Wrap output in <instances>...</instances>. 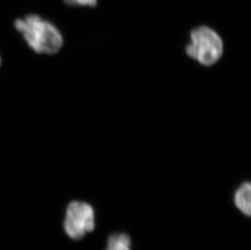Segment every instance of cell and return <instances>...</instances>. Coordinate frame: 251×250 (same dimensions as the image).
<instances>
[{
  "instance_id": "cell-1",
  "label": "cell",
  "mask_w": 251,
  "mask_h": 250,
  "mask_svg": "<svg viewBox=\"0 0 251 250\" xmlns=\"http://www.w3.org/2000/svg\"><path fill=\"white\" fill-rule=\"evenodd\" d=\"M15 27L29 48L41 54H55L63 46V37L50 22L38 15H28L15 22Z\"/></svg>"
},
{
  "instance_id": "cell-2",
  "label": "cell",
  "mask_w": 251,
  "mask_h": 250,
  "mask_svg": "<svg viewBox=\"0 0 251 250\" xmlns=\"http://www.w3.org/2000/svg\"><path fill=\"white\" fill-rule=\"evenodd\" d=\"M185 50L188 56L199 64L211 66L219 61L223 54V41L212 28L201 26L190 33V43Z\"/></svg>"
},
{
  "instance_id": "cell-3",
  "label": "cell",
  "mask_w": 251,
  "mask_h": 250,
  "mask_svg": "<svg viewBox=\"0 0 251 250\" xmlns=\"http://www.w3.org/2000/svg\"><path fill=\"white\" fill-rule=\"evenodd\" d=\"M64 231L69 238L80 241L95 228V213L92 205L81 200H73L67 205Z\"/></svg>"
},
{
  "instance_id": "cell-4",
  "label": "cell",
  "mask_w": 251,
  "mask_h": 250,
  "mask_svg": "<svg viewBox=\"0 0 251 250\" xmlns=\"http://www.w3.org/2000/svg\"><path fill=\"white\" fill-rule=\"evenodd\" d=\"M251 185L250 182H244L236 190L234 203L237 209L247 216L251 214Z\"/></svg>"
},
{
  "instance_id": "cell-5",
  "label": "cell",
  "mask_w": 251,
  "mask_h": 250,
  "mask_svg": "<svg viewBox=\"0 0 251 250\" xmlns=\"http://www.w3.org/2000/svg\"><path fill=\"white\" fill-rule=\"evenodd\" d=\"M131 239L128 234L114 233L107 239L106 250H131Z\"/></svg>"
},
{
  "instance_id": "cell-6",
  "label": "cell",
  "mask_w": 251,
  "mask_h": 250,
  "mask_svg": "<svg viewBox=\"0 0 251 250\" xmlns=\"http://www.w3.org/2000/svg\"><path fill=\"white\" fill-rule=\"evenodd\" d=\"M64 2L71 6L94 7L97 4V0H64Z\"/></svg>"
},
{
  "instance_id": "cell-7",
  "label": "cell",
  "mask_w": 251,
  "mask_h": 250,
  "mask_svg": "<svg viewBox=\"0 0 251 250\" xmlns=\"http://www.w3.org/2000/svg\"><path fill=\"white\" fill-rule=\"evenodd\" d=\"M0 61H1V59H0Z\"/></svg>"
}]
</instances>
